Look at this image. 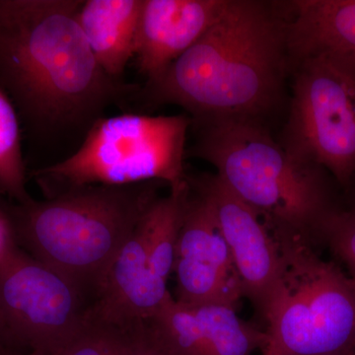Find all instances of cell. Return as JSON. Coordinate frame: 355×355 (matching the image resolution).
I'll return each mask as SVG.
<instances>
[{
  "instance_id": "19",
  "label": "cell",
  "mask_w": 355,
  "mask_h": 355,
  "mask_svg": "<svg viewBox=\"0 0 355 355\" xmlns=\"http://www.w3.org/2000/svg\"><path fill=\"white\" fill-rule=\"evenodd\" d=\"M317 245H323L336 261L355 277V216L340 207L324 217L320 224Z\"/></svg>"
},
{
  "instance_id": "13",
  "label": "cell",
  "mask_w": 355,
  "mask_h": 355,
  "mask_svg": "<svg viewBox=\"0 0 355 355\" xmlns=\"http://www.w3.org/2000/svg\"><path fill=\"white\" fill-rule=\"evenodd\" d=\"M292 62L323 60L355 80V0L286 2Z\"/></svg>"
},
{
  "instance_id": "8",
  "label": "cell",
  "mask_w": 355,
  "mask_h": 355,
  "mask_svg": "<svg viewBox=\"0 0 355 355\" xmlns=\"http://www.w3.org/2000/svg\"><path fill=\"white\" fill-rule=\"evenodd\" d=\"M291 69V105L279 142L349 190L355 176V80L316 58Z\"/></svg>"
},
{
  "instance_id": "16",
  "label": "cell",
  "mask_w": 355,
  "mask_h": 355,
  "mask_svg": "<svg viewBox=\"0 0 355 355\" xmlns=\"http://www.w3.org/2000/svg\"><path fill=\"white\" fill-rule=\"evenodd\" d=\"M189 184L170 189L169 195L159 197L139 224L151 270L168 282L174 270L176 248L183 222Z\"/></svg>"
},
{
  "instance_id": "22",
  "label": "cell",
  "mask_w": 355,
  "mask_h": 355,
  "mask_svg": "<svg viewBox=\"0 0 355 355\" xmlns=\"http://www.w3.org/2000/svg\"><path fill=\"white\" fill-rule=\"evenodd\" d=\"M345 209L349 210V212H352V214H354L355 216V189L354 193H352V200H350L349 202V207Z\"/></svg>"
},
{
  "instance_id": "6",
  "label": "cell",
  "mask_w": 355,
  "mask_h": 355,
  "mask_svg": "<svg viewBox=\"0 0 355 355\" xmlns=\"http://www.w3.org/2000/svg\"><path fill=\"white\" fill-rule=\"evenodd\" d=\"M282 275L263 320V355H352L355 277L307 243L279 241Z\"/></svg>"
},
{
  "instance_id": "1",
  "label": "cell",
  "mask_w": 355,
  "mask_h": 355,
  "mask_svg": "<svg viewBox=\"0 0 355 355\" xmlns=\"http://www.w3.org/2000/svg\"><path fill=\"white\" fill-rule=\"evenodd\" d=\"M83 0H0V86L37 139L87 130L139 85L110 77L77 21Z\"/></svg>"
},
{
  "instance_id": "12",
  "label": "cell",
  "mask_w": 355,
  "mask_h": 355,
  "mask_svg": "<svg viewBox=\"0 0 355 355\" xmlns=\"http://www.w3.org/2000/svg\"><path fill=\"white\" fill-rule=\"evenodd\" d=\"M171 296L167 282L149 266L144 238L137 225L110 266L89 316L125 328L153 319Z\"/></svg>"
},
{
  "instance_id": "2",
  "label": "cell",
  "mask_w": 355,
  "mask_h": 355,
  "mask_svg": "<svg viewBox=\"0 0 355 355\" xmlns=\"http://www.w3.org/2000/svg\"><path fill=\"white\" fill-rule=\"evenodd\" d=\"M291 74L286 2L227 0L197 43L133 102L147 109L177 105L191 123L223 119L266 121L282 107Z\"/></svg>"
},
{
  "instance_id": "14",
  "label": "cell",
  "mask_w": 355,
  "mask_h": 355,
  "mask_svg": "<svg viewBox=\"0 0 355 355\" xmlns=\"http://www.w3.org/2000/svg\"><path fill=\"white\" fill-rule=\"evenodd\" d=\"M190 306V305H188ZM237 308L224 304L190 306L173 336L177 355H251L263 352L266 331L238 317Z\"/></svg>"
},
{
  "instance_id": "21",
  "label": "cell",
  "mask_w": 355,
  "mask_h": 355,
  "mask_svg": "<svg viewBox=\"0 0 355 355\" xmlns=\"http://www.w3.org/2000/svg\"><path fill=\"white\" fill-rule=\"evenodd\" d=\"M12 200L0 193V265L7 252L17 244L14 235L11 205Z\"/></svg>"
},
{
  "instance_id": "7",
  "label": "cell",
  "mask_w": 355,
  "mask_h": 355,
  "mask_svg": "<svg viewBox=\"0 0 355 355\" xmlns=\"http://www.w3.org/2000/svg\"><path fill=\"white\" fill-rule=\"evenodd\" d=\"M95 297L17 244L0 265V336L6 349L53 355L87 323Z\"/></svg>"
},
{
  "instance_id": "24",
  "label": "cell",
  "mask_w": 355,
  "mask_h": 355,
  "mask_svg": "<svg viewBox=\"0 0 355 355\" xmlns=\"http://www.w3.org/2000/svg\"><path fill=\"white\" fill-rule=\"evenodd\" d=\"M4 355H31V354H18V352H13V350L7 349Z\"/></svg>"
},
{
  "instance_id": "25",
  "label": "cell",
  "mask_w": 355,
  "mask_h": 355,
  "mask_svg": "<svg viewBox=\"0 0 355 355\" xmlns=\"http://www.w3.org/2000/svg\"><path fill=\"white\" fill-rule=\"evenodd\" d=\"M352 355H355V352H354V354H352Z\"/></svg>"
},
{
  "instance_id": "10",
  "label": "cell",
  "mask_w": 355,
  "mask_h": 355,
  "mask_svg": "<svg viewBox=\"0 0 355 355\" xmlns=\"http://www.w3.org/2000/svg\"><path fill=\"white\" fill-rule=\"evenodd\" d=\"M173 272L177 277L175 299L182 304L237 308L244 297L232 257L216 219L190 184Z\"/></svg>"
},
{
  "instance_id": "17",
  "label": "cell",
  "mask_w": 355,
  "mask_h": 355,
  "mask_svg": "<svg viewBox=\"0 0 355 355\" xmlns=\"http://www.w3.org/2000/svg\"><path fill=\"white\" fill-rule=\"evenodd\" d=\"M26 178L19 116L0 86V193L14 202H30Z\"/></svg>"
},
{
  "instance_id": "5",
  "label": "cell",
  "mask_w": 355,
  "mask_h": 355,
  "mask_svg": "<svg viewBox=\"0 0 355 355\" xmlns=\"http://www.w3.org/2000/svg\"><path fill=\"white\" fill-rule=\"evenodd\" d=\"M191 119L188 114L125 113L96 121L80 147L60 162L32 173L46 198L81 187L187 182L184 161Z\"/></svg>"
},
{
  "instance_id": "20",
  "label": "cell",
  "mask_w": 355,
  "mask_h": 355,
  "mask_svg": "<svg viewBox=\"0 0 355 355\" xmlns=\"http://www.w3.org/2000/svg\"><path fill=\"white\" fill-rule=\"evenodd\" d=\"M128 334V355H171L154 338L146 321L125 327Z\"/></svg>"
},
{
  "instance_id": "4",
  "label": "cell",
  "mask_w": 355,
  "mask_h": 355,
  "mask_svg": "<svg viewBox=\"0 0 355 355\" xmlns=\"http://www.w3.org/2000/svg\"><path fill=\"white\" fill-rule=\"evenodd\" d=\"M162 182L81 187L44 200L12 202L26 253L97 296L110 266L159 196Z\"/></svg>"
},
{
  "instance_id": "15",
  "label": "cell",
  "mask_w": 355,
  "mask_h": 355,
  "mask_svg": "<svg viewBox=\"0 0 355 355\" xmlns=\"http://www.w3.org/2000/svg\"><path fill=\"white\" fill-rule=\"evenodd\" d=\"M144 0H83L77 13L89 48L100 67L121 81L135 43Z\"/></svg>"
},
{
  "instance_id": "11",
  "label": "cell",
  "mask_w": 355,
  "mask_h": 355,
  "mask_svg": "<svg viewBox=\"0 0 355 355\" xmlns=\"http://www.w3.org/2000/svg\"><path fill=\"white\" fill-rule=\"evenodd\" d=\"M227 0H144L135 58L137 69L153 80L202 38Z\"/></svg>"
},
{
  "instance_id": "23",
  "label": "cell",
  "mask_w": 355,
  "mask_h": 355,
  "mask_svg": "<svg viewBox=\"0 0 355 355\" xmlns=\"http://www.w3.org/2000/svg\"><path fill=\"white\" fill-rule=\"evenodd\" d=\"M7 349L6 345H4L3 340H2L1 336H0V355H4Z\"/></svg>"
},
{
  "instance_id": "18",
  "label": "cell",
  "mask_w": 355,
  "mask_h": 355,
  "mask_svg": "<svg viewBox=\"0 0 355 355\" xmlns=\"http://www.w3.org/2000/svg\"><path fill=\"white\" fill-rule=\"evenodd\" d=\"M53 355H128L127 330L88 315L80 333Z\"/></svg>"
},
{
  "instance_id": "3",
  "label": "cell",
  "mask_w": 355,
  "mask_h": 355,
  "mask_svg": "<svg viewBox=\"0 0 355 355\" xmlns=\"http://www.w3.org/2000/svg\"><path fill=\"white\" fill-rule=\"evenodd\" d=\"M191 128L196 139L186 157L214 166L277 242L296 240L316 248L320 224L340 207L336 181L324 168L289 153L258 121L223 119Z\"/></svg>"
},
{
  "instance_id": "9",
  "label": "cell",
  "mask_w": 355,
  "mask_h": 355,
  "mask_svg": "<svg viewBox=\"0 0 355 355\" xmlns=\"http://www.w3.org/2000/svg\"><path fill=\"white\" fill-rule=\"evenodd\" d=\"M187 179L216 219L241 282L243 295L265 317L282 275L279 243L260 216L240 200L216 173L187 176Z\"/></svg>"
}]
</instances>
